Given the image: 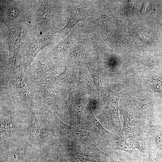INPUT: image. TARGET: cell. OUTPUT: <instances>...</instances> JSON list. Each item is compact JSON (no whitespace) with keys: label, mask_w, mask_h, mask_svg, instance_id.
<instances>
[{"label":"cell","mask_w":162,"mask_h":162,"mask_svg":"<svg viewBox=\"0 0 162 162\" xmlns=\"http://www.w3.org/2000/svg\"><path fill=\"white\" fill-rule=\"evenodd\" d=\"M40 34H42V32H40Z\"/></svg>","instance_id":"ac0fdd59"},{"label":"cell","mask_w":162,"mask_h":162,"mask_svg":"<svg viewBox=\"0 0 162 162\" xmlns=\"http://www.w3.org/2000/svg\"><path fill=\"white\" fill-rule=\"evenodd\" d=\"M92 99L70 95L67 98L66 105L69 111L70 125L79 128L83 112L88 103Z\"/></svg>","instance_id":"ba28073f"},{"label":"cell","mask_w":162,"mask_h":162,"mask_svg":"<svg viewBox=\"0 0 162 162\" xmlns=\"http://www.w3.org/2000/svg\"><path fill=\"white\" fill-rule=\"evenodd\" d=\"M12 74V88L16 97L28 107L32 106L34 102L30 92L25 85L23 74L21 71H14Z\"/></svg>","instance_id":"9c48e42d"},{"label":"cell","mask_w":162,"mask_h":162,"mask_svg":"<svg viewBox=\"0 0 162 162\" xmlns=\"http://www.w3.org/2000/svg\"><path fill=\"white\" fill-rule=\"evenodd\" d=\"M148 155L142 154L137 150L128 152L114 150L109 147L102 154L110 159L112 162H147Z\"/></svg>","instance_id":"30bf717a"},{"label":"cell","mask_w":162,"mask_h":162,"mask_svg":"<svg viewBox=\"0 0 162 162\" xmlns=\"http://www.w3.org/2000/svg\"><path fill=\"white\" fill-rule=\"evenodd\" d=\"M119 110L123 116L124 123L122 131L118 135L125 136L148 130L149 126L148 121L135 115L122 106L119 107Z\"/></svg>","instance_id":"8992f818"},{"label":"cell","mask_w":162,"mask_h":162,"mask_svg":"<svg viewBox=\"0 0 162 162\" xmlns=\"http://www.w3.org/2000/svg\"><path fill=\"white\" fill-rule=\"evenodd\" d=\"M92 82L90 73L85 69L80 70L78 74L75 96L80 98L84 95H91L98 97L99 94L94 89Z\"/></svg>","instance_id":"8fae6325"},{"label":"cell","mask_w":162,"mask_h":162,"mask_svg":"<svg viewBox=\"0 0 162 162\" xmlns=\"http://www.w3.org/2000/svg\"><path fill=\"white\" fill-rule=\"evenodd\" d=\"M158 153L156 152L154 145L153 144L149 152L147 162H158Z\"/></svg>","instance_id":"5bb4252c"},{"label":"cell","mask_w":162,"mask_h":162,"mask_svg":"<svg viewBox=\"0 0 162 162\" xmlns=\"http://www.w3.org/2000/svg\"><path fill=\"white\" fill-rule=\"evenodd\" d=\"M97 98L91 100L92 108L103 114L107 121L109 130L118 134L122 128L119 116V101L122 92H115L110 87L102 88Z\"/></svg>","instance_id":"7a4b0ae2"},{"label":"cell","mask_w":162,"mask_h":162,"mask_svg":"<svg viewBox=\"0 0 162 162\" xmlns=\"http://www.w3.org/2000/svg\"><path fill=\"white\" fill-rule=\"evenodd\" d=\"M10 135L4 129L0 128V141L4 138H8Z\"/></svg>","instance_id":"2e32d148"},{"label":"cell","mask_w":162,"mask_h":162,"mask_svg":"<svg viewBox=\"0 0 162 162\" xmlns=\"http://www.w3.org/2000/svg\"><path fill=\"white\" fill-rule=\"evenodd\" d=\"M60 150L63 159L71 162H112L109 158L61 140Z\"/></svg>","instance_id":"3957f363"},{"label":"cell","mask_w":162,"mask_h":162,"mask_svg":"<svg viewBox=\"0 0 162 162\" xmlns=\"http://www.w3.org/2000/svg\"><path fill=\"white\" fill-rule=\"evenodd\" d=\"M40 127L37 122L34 113L32 111L31 120L26 128L27 133L35 139L39 133Z\"/></svg>","instance_id":"4fadbf2b"},{"label":"cell","mask_w":162,"mask_h":162,"mask_svg":"<svg viewBox=\"0 0 162 162\" xmlns=\"http://www.w3.org/2000/svg\"><path fill=\"white\" fill-rule=\"evenodd\" d=\"M55 118L60 128L62 140L101 155L106 149L109 147L108 142L98 134L68 125L57 116Z\"/></svg>","instance_id":"6da1fadb"},{"label":"cell","mask_w":162,"mask_h":162,"mask_svg":"<svg viewBox=\"0 0 162 162\" xmlns=\"http://www.w3.org/2000/svg\"><path fill=\"white\" fill-rule=\"evenodd\" d=\"M30 92L36 100L46 107L55 104L59 100L55 92L48 81L45 79L35 80L30 83Z\"/></svg>","instance_id":"5b68a950"},{"label":"cell","mask_w":162,"mask_h":162,"mask_svg":"<svg viewBox=\"0 0 162 162\" xmlns=\"http://www.w3.org/2000/svg\"><path fill=\"white\" fill-rule=\"evenodd\" d=\"M50 162H62L59 159H51Z\"/></svg>","instance_id":"e0dca14e"},{"label":"cell","mask_w":162,"mask_h":162,"mask_svg":"<svg viewBox=\"0 0 162 162\" xmlns=\"http://www.w3.org/2000/svg\"><path fill=\"white\" fill-rule=\"evenodd\" d=\"M91 100L88 103L84 110L79 129L97 134L109 142L116 134L104 128L96 118L92 111Z\"/></svg>","instance_id":"277c9868"},{"label":"cell","mask_w":162,"mask_h":162,"mask_svg":"<svg viewBox=\"0 0 162 162\" xmlns=\"http://www.w3.org/2000/svg\"><path fill=\"white\" fill-rule=\"evenodd\" d=\"M78 78L66 70L58 76L48 80L55 93L62 98H66L70 95L71 90L77 85Z\"/></svg>","instance_id":"52a82bcc"},{"label":"cell","mask_w":162,"mask_h":162,"mask_svg":"<svg viewBox=\"0 0 162 162\" xmlns=\"http://www.w3.org/2000/svg\"><path fill=\"white\" fill-rule=\"evenodd\" d=\"M18 10L15 8L13 7L9 13V17L11 18H15L18 15Z\"/></svg>","instance_id":"9a60e30c"},{"label":"cell","mask_w":162,"mask_h":162,"mask_svg":"<svg viewBox=\"0 0 162 162\" xmlns=\"http://www.w3.org/2000/svg\"><path fill=\"white\" fill-rule=\"evenodd\" d=\"M109 147L114 150H118L128 152L136 150L133 142L127 136H121L116 134L108 142Z\"/></svg>","instance_id":"7c38bea8"}]
</instances>
